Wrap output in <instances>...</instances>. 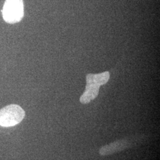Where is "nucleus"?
I'll return each mask as SVG.
<instances>
[{
    "instance_id": "nucleus-2",
    "label": "nucleus",
    "mask_w": 160,
    "mask_h": 160,
    "mask_svg": "<svg viewBox=\"0 0 160 160\" xmlns=\"http://www.w3.org/2000/svg\"><path fill=\"white\" fill-rule=\"evenodd\" d=\"M25 112L17 104H10L0 110V125L3 127L15 126L22 122Z\"/></svg>"
},
{
    "instance_id": "nucleus-3",
    "label": "nucleus",
    "mask_w": 160,
    "mask_h": 160,
    "mask_svg": "<svg viewBox=\"0 0 160 160\" xmlns=\"http://www.w3.org/2000/svg\"><path fill=\"white\" fill-rule=\"evenodd\" d=\"M2 12L3 18L7 23L19 22L24 15L23 0H6Z\"/></svg>"
},
{
    "instance_id": "nucleus-1",
    "label": "nucleus",
    "mask_w": 160,
    "mask_h": 160,
    "mask_svg": "<svg viewBox=\"0 0 160 160\" xmlns=\"http://www.w3.org/2000/svg\"><path fill=\"white\" fill-rule=\"evenodd\" d=\"M110 78V73L106 71L102 73L88 74L86 77V90L80 97L82 104H88L98 96L100 87L106 84Z\"/></svg>"
},
{
    "instance_id": "nucleus-4",
    "label": "nucleus",
    "mask_w": 160,
    "mask_h": 160,
    "mask_svg": "<svg viewBox=\"0 0 160 160\" xmlns=\"http://www.w3.org/2000/svg\"><path fill=\"white\" fill-rule=\"evenodd\" d=\"M130 145L128 141L126 139H120L102 147L99 150V154L102 156L113 154L129 148Z\"/></svg>"
}]
</instances>
